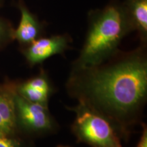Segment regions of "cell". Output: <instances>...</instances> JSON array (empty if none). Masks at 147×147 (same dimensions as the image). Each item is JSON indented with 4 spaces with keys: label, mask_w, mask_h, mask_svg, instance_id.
Masks as SVG:
<instances>
[{
    "label": "cell",
    "mask_w": 147,
    "mask_h": 147,
    "mask_svg": "<svg viewBox=\"0 0 147 147\" xmlns=\"http://www.w3.org/2000/svg\"><path fill=\"white\" fill-rule=\"evenodd\" d=\"M0 134H5V135L8 136H14L10 134V132L9 131V130L7 128V127L5 126V125L3 122V120L1 117V115H0Z\"/></svg>",
    "instance_id": "obj_12"
},
{
    "label": "cell",
    "mask_w": 147,
    "mask_h": 147,
    "mask_svg": "<svg viewBox=\"0 0 147 147\" xmlns=\"http://www.w3.org/2000/svg\"><path fill=\"white\" fill-rule=\"evenodd\" d=\"M142 131L139 142L136 147H147V127L146 125L142 123Z\"/></svg>",
    "instance_id": "obj_11"
},
{
    "label": "cell",
    "mask_w": 147,
    "mask_h": 147,
    "mask_svg": "<svg viewBox=\"0 0 147 147\" xmlns=\"http://www.w3.org/2000/svg\"><path fill=\"white\" fill-rule=\"evenodd\" d=\"M16 92L30 102L48 106L51 97L54 93L53 87L47 71L40 69L38 74L25 80L18 87Z\"/></svg>",
    "instance_id": "obj_6"
},
{
    "label": "cell",
    "mask_w": 147,
    "mask_h": 147,
    "mask_svg": "<svg viewBox=\"0 0 147 147\" xmlns=\"http://www.w3.org/2000/svg\"><path fill=\"white\" fill-rule=\"evenodd\" d=\"M17 127L21 126L27 133L45 136L55 132L59 125L49 106L26 100L16 92L14 97Z\"/></svg>",
    "instance_id": "obj_4"
},
{
    "label": "cell",
    "mask_w": 147,
    "mask_h": 147,
    "mask_svg": "<svg viewBox=\"0 0 147 147\" xmlns=\"http://www.w3.org/2000/svg\"><path fill=\"white\" fill-rule=\"evenodd\" d=\"M134 31L138 34L142 45L147 40V0H125L122 3Z\"/></svg>",
    "instance_id": "obj_8"
},
{
    "label": "cell",
    "mask_w": 147,
    "mask_h": 147,
    "mask_svg": "<svg viewBox=\"0 0 147 147\" xmlns=\"http://www.w3.org/2000/svg\"><path fill=\"white\" fill-rule=\"evenodd\" d=\"M18 5L21 12V20L17 28L13 31V39L17 40L25 47L43 36L45 24L29 11L23 1H20Z\"/></svg>",
    "instance_id": "obj_7"
},
{
    "label": "cell",
    "mask_w": 147,
    "mask_h": 147,
    "mask_svg": "<svg viewBox=\"0 0 147 147\" xmlns=\"http://www.w3.org/2000/svg\"><path fill=\"white\" fill-rule=\"evenodd\" d=\"M67 109L76 113L71 128L77 142L90 147H123L115 127L100 114L81 103Z\"/></svg>",
    "instance_id": "obj_3"
},
{
    "label": "cell",
    "mask_w": 147,
    "mask_h": 147,
    "mask_svg": "<svg viewBox=\"0 0 147 147\" xmlns=\"http://www.w3.org/2000/svg\"><path fill=\"white\" fill-rule=\"evenodd\" d=\"M1 1H2V0H0V5H1Z\"/></svg>",
    "instance_id": "obj_14"
},
{
    "label": "cell",
    "mask_w": 147,
    "mask_h": 147,
    "mask_svg": "<svg viewBox=\"0 0 147 147\" xmlns=\"http://www.w3.org/2000/svg\"><path fill=\"white\" fill-rule=\"evenodd\" d=\"M134 29L122 4L111 2L102 10L91 11L89 27L78 57L71 69L99 65L118 52L121 42Z\"/></svg>",
    "instance_id": "obj_2"
},
{
    "label": "cell",
    "mask_w": 147,
    "mask_h": 147,
    "mask_svg": "<svg viewBox=\"0 0 147 147\" xmlns=\"http://www.w3.org/2000/svg\"><path fill=\"white\" fill-rule=\"evenodd\" d=\"M13 31L8 22L0 18V45L13 39Z\"/></svg>",
    "instance_id": "obj_9"
},
{
    "label": "cell",
    "mask_w": 147,
    "mask_h": 147,
    "mask_svg": "<svg viewBox=\"0 0 147 147\" xmlns=\"http://www.w3.org/2000/svg\"><path fill=\"white\" fill-rule=\"evenodd\" d=\"M71 38L68 34L40 37L27 46L23 55L29 65H40L56 55H63L69 48Z\"/></svg>",
    "instance_id": "obj_5"
},
{
    "label": "cell",
    "mask_w": 147,
    "mask_h": 147,
    "mask_svg": "<svg viewBox=\"0 0 147 147\" xmlns=\"http://www.w3.org/2000/svg\"><path fill=\"white\" fill-rule=\"evenodd\" d=\"M145 46L118 51L99 65L71 69L66 82L71 97L107 119L125 140L140 121L146 102Z\"/></svg>",
    "instance_id": "obj_1"
},
{
    "label": "cell",
    "mask_w": 147,
    "mask_h": 147,
    "mask_svg": "<svg viewBox=\"0 0 147 147\" xmlns=\"http://www.w3.org/2000/svg\"><path fill=\"white\" fill-rule=\"evenodd\" d=\"M57 147H70V146H63V145H58Z\"/></svg>",
    "instance_id": "obj_13"
},
{
    "label": "cell",
    "mask_w": 147,
    "mask_h": 147,
    "mask_svg": "<svg viewBox=\"0 0 147 147\" xmlns=\"http://www.w3.org/2000/svg\"><path fill=\"white\" fill-rule=\"evenodd\" d=\"M0 147H23V143L14 136L0 134Z\"/></svg>",
    "instance_id": "obj_10"
}]
</instances>
